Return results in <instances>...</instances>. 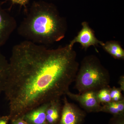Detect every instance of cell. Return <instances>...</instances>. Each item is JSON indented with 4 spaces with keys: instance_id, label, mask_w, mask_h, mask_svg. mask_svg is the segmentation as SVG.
<instances>
[{
    "instance_id": "6da1fadb",
    "label": "cell",
    "mask_w": 124,
    "mask_h": 124,
    "mask_svg": "<svg viewBox=\"0 0 124 124\" xmlns=\"http://www.w3.org/2000/svg\"><path fill=\"white\" fill-rule=\"evenodd\" d=\"M79 67L68 45L51 49L26 40L15 46L4 91L10 120L66 95Z\"/></svg>"
},
{
    "instance_id": "7a4b0ae2",
    "label": "cell",
    "mask_w": 124,
    "mask_h": 124,
    "mask_svg": "<svg viewBox=\"0 0 124 124\" xmlns=\"http://www.w3.org/2000/svg\"><path fill=\"white\" fill-rule=\"evenodd\" d=\"M67 29L66 20L53 4L38 1L32 3L17 30L26 40L45 46L63 39Z\"/></svg>"
},
{
    "instance_id": "3957f363",
    "label": "cell",
    "mask_w": 124,
    "mask_h": 124,
    "mask_svg": "<svg viewBox=\"0 0 124 124\" xmlns=\"http://www.w3.org/2000/svg\"><path fill=\"white\" fill-rule=\"evenodd\" d=\"M110 80L109 72L98 58L89 55L81 62L75 79V86L80 94L91 90L97 91L109 86Z\"/></svg>"
},
{
    "instance_id": "277c9868",
    "label": "cell",
    "mask_w": 124,
    "mask_h": 124,
    "mask_svg": "<svg viewBox=\"0 0 124 124\" xmlns=\"http://www.w3.org/2000/svg\"><path fill=\"white\" fill-rule=\"evenodd\" d=\"M61 117L58 124H82L86 113L74 103L68 101L66 96L63 99Z\"/></svg>"
},
{
    "instance_id": "5b68a950",
    "label": "cell",
    "mask_w": 124,
    "mask_h": 124,
    "mask_svg": "<svg viewBox=\"0 0 124 124\" xmlns=\"http://www.w3.org/2000/svg\"><path fill=\"white\" fill-rule=\"evenodd\" d=\"M66 95L79 103L81 107L88 113L100 112L101 105L97 96V91H88L78 94L68 91Z\"/></svg>"
},
{
    "instance_id": "8992f818",
    "label": "cell",
    "mask_w": 124,
    "mask_h": 124,
    "mask_svg": "<svg viewBox=\"0 0 124 124\" xmlns=\"http://www.w3.org/2000/svg\"><path fill=\"white\" fill-rule=\"evenodd\" d=\"M82 28L79 32L77 36L70 42L68 46L73 48L75 43H80L82 48L86 50L90 46H96L99 45H102L104 42L98 40L94 35L93 31L89 26L88 23L84 22L82 23Z\"/></svg>"
},
{
    "instance_id": "52a82bcc",
    "label": "cell",
    "mask_w": 124,
    "mask_h": 124,
    "mask_svg": "<svg viewBox=\"0 0 124 124\" xmlns=\"http://www.w3.org/2000/svg\"><path fill=\"white\" fill-rule=\"evenodd\" d=\"M17 26L14 18L0 6V47L6 43Z\"/></svg>"
},
{
    "instance_id": "ba28073f",
    "label": "cell",
    "mask_w": 124,
    "mask_h": 124,
    "mask_svg": "<svg viewBox=\"0 0 124 124\" xmlns=\"http://www.w3.org/2000/svg\"><path fill=\"white\" fill-rule=\"evenodd\" d=\"M50 102L44 103L25 114L23 118L29 124H47L46 119V109Z\"/></svg>"
},
{
    "instance_id": "9c48e42d",
    "label": "cell",
    "mask_w": 124,
    "mask_h": 124,
    "mask_svg": "<svg viewBox=\"0 0 124 124\" xmlns=\"http://www.w3.org/2000/svg\"><path fill=\"white\" fill-rule=\"evenodd\" d=\"M62 107L60 99L50 102L46 111L47 124H58L61 117Z\"/></svg>"
},
{
    "instance_id": "30bf717a",
    "label": "cell",
    "mask_w": 124,
    "mask_h": 124,
    "mask_svg": "<svg viewBox=\"0 0 124 124\" xmlns=\"http://www.w3.org/2000/svg\"><path fill=\"white\" fill-rule=\"evenodd\" d=\"M103 49L114 58L124 60V50L120 44L116 41H110L103 43Z\"/></svg>"
},
{
    "instance_id": "8fae6325",
    "label": "cell",
    "mask_w": 124,
    "mask_h": 124,
    "mask_svg": "<svg viewBox=\"0 0 124 124\" xmlns=\"http://www.w3.org/2000/svg\"><path fill=\"white\" fill-rule=\"evenodd\" d=\"M100 112L110 113L113 116L124 115V99L119 101H111L102 105Z\"/></svg>"
},
{
    "instance_id": "7c38bea8",
    "label": "cell",
    "mask_w": 124,
    "mask_h": 124,
    "mask_svg": "<svg viewBox=\"0 0 124 124\" xmlns=\"http://www.w3.org/2000/svg\"><path fill=\"white\" fill-rule=\"evenodd\" d=\"M8 69L9 62L0 50V94L4 90Z\"/></svg>"
},
{
    "instance_id": "4fadbf2b",
    "label": "cell",
    "mask_w": 124,
    "mask_h": 124,
    "mask_svg": "<svg viewBox=\"0 0 124 124\" xmlns=\"http://www.w3.org/2000/svg\"><path fill=\"white\" fill-rule=\"evenodd\" d=\"M110 88L108 86L97 91V98L100 104L103 105L111 101Z\"/></svg>"
},
{
    "instance_id": "5bb4252c",
    "label": "cell",
    "mask_w": 124,
    "mask_h": 124,
    "mask_svg": "<svg viewBox=\"0 0 124 124\" xmlns=\"http://www.w3.org/2000/svg\"><path fill=\"white\" fill-rule=\"evenodd\" d=\"M122 91L120 88H110V95L111 101L116 102L124 99L122 95Z\"/></svg>"
},
{
    "instance_id": "9a60e30c",
    "label": "cell",
    "mask_w": 124,
    "mask_h": 124,
    "mask_svg": "<svg viewBox=\"0 0 124 124\" xmlns=\"http://www.w3.org/2000/svg\"><path fill=\"white\" fill-rule=\"evenodd\" d=\"M109 124H124V115L113 116L109 121Z\"/></svg>"
},
{
    "instance_id": "2e32d148",
    "label": "cell",
    "mask_w": 124,
    "mask_h": 124,
    "mask_svg": "<svg viewBox=\"0 0 124 124\" xmlns=\"http://www.w3.org/2000/svg\"><path fill=\"white\" fill-rule=\"evenodd\" d=\"M10 121V124H29L23 119L22 117L11 120Z\"/></svg>"
},
{
    "instance_id": "e0dca14e",
    "label": "cell",
    "mask_w": 124,
    "mask_h": 124,
    "mask_svg": "<svg viewBox=\"0 0 124 124\" xmlns=\"http://www.w3.org/2000/svg\"><path fill=\"white\" fill-rule=\"evenodd\" d=\"M13 3L18 4L22 6L26 7V6L29 2V0H10Z\"/></svg>"
},
{
    "instance_id": "ac0fdd59",
    "label": "cell",
    "mask_w": 124,
    "mask_h": 124,
    "mask_svg": "<svg viewBox=\"0 0 124 124\" xmlns=\"http://www.w3.org/2000/svg\"><path fill=\"white\" fill-rule=\"evenodd\" d=\"M10 120L8 116H0V124H9Z\"/></svg>"
},
{
    "instance_id": "d6986e66",
    "label": "cell",
    "mask_w": 124,
    "mask_h": 124,
    "mask_svg": "<svg viewBox=\"0 0 124 124\" xmlns=\"http://www.w3.org/2000/svg\"><path fill=\"white\" fill-rule=\"evenodd\" d=\"M118 84L120 85V88L122 91H124V75L121 76L120 78Z\"/></svg>"
}]
</instances>
